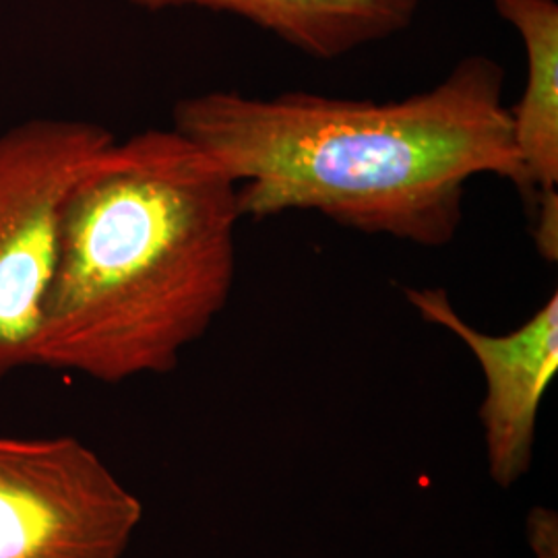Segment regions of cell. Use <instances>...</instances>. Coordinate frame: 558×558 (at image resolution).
Here are the masks:
<instances>
[{
  "label": "cell",
  "mask_w": 558,
  "mask_h": 558,
  "mask_svg": "<svg viewBox=\"0 0 558 558\" xmlns=\"http://www.w3.org/2000/svg\"><path fill=\"white\" fill-rule=\"evenodd\" d=\"M141 500L73 437H0V558H122Z\"/></svg>",
  "instance_id": "obj_4"
},
{
  "label": "cell",
  "mask_w": 558,
  "mask_h": 558,
  "mask_svg": "<svg viewBox=\"0 0 558 558\" xmlns=\"http://www.w3.org/2000/svg\"><path fill=\"white\" fill-rule=\"evenodd\" d=\"M405 299L420 317L463 341L486 380L480 422L488 474L511 488L534 461L542 399L558 375V294L546 300L515 331L493 336L470 325L442 288H408Z\"/></svg>",
  "instance_id": "obj_5"
},
{
  "label": "cell",
  "mask_w": 558,
  "mask_h": 558,
  "mask_svg": "<svg viewBox=\"0 0 558 558\" xmlns=\"http://www.w3.org/2000/svg\"><path fill=\"white\" fill-rule=\"evenodd\" d=\"M114 141L96 122L34 119L0 135V379L34 366L73 186Z\"/></svg>",
  "instance_id": "obj_3"
},
{
  "label": "cell",
  "mask_w": 558,
  "mask_h": 558,
  "mask_svg": "<svg viewBox=\"0 0 558 558\" xmlns=\"http://www.w3.org/2000/svg\"><path fill=\"white\" fill-rule=\"evenodd\" d=\"M502 94L505 69L474 54L398 101L205 92L177 104L172 129L236 180L242 218L317 211L435 248L456 239L476 177L509 180L532 203Z\"/></svg>",
  "instance_id": "obj_1"
},
{
  "label": "cell",
  "mask_w": 558,
  "mask_h": 558,
  "mask_svg": "<svg viewBox=\"0 0 558 558\" xmlns=\"http://www.w3.org/2000/svg\"><path fill=\"white\" fill-rule=\"evenodd\" d=\"M523 40L527 80L509 108L519 160L536 207L534 240L546 260L558 257V4L557 0H495Z\"/></svg>",
  "instance_id": "obj_6"
},
{
  "label": "cell",
  "mask_w": 558,
  "mask_h": 558,
  "mask_svg": "<svg viewBox=\"0 0 558 558\" xmlns=\"http://www.w3.org/2000/svg\"><path fill=\"white\" fill-rule=\"evenodd\" d=\"M557 515L546 509H536L530 515V542L538 558H558Z\"/></svg>",
  "instance_id": "obj_8"
},
{
  "label": "cell",
  "mask_w": 558,
  "mask_h": 558,
  "mask_svg": "<svg viewBox=\"0 0 558 558\" xmlns=\"http://www.w3.org/2000/svg\"><path fill=\"white\" fill-rule=\"evenodd\" d=\"M158 13L203 9L234 15L274 34L302 54L336 60L405 32L420 0H126Z\"/></svg>",
  "instance_id": "obj_7"
},
{
  "label": "cell",
  "mask_w": 558,
  "mask_h": 558,
  "mask_svg": "<svg viewBox=\"0 0 558 558\" xmlns=\"http://www.w3.org/2000/svg\"><path fill=\"white\" fill-rule=\"evenodd\" d=\"M240 220L236 180L179 131L112 141L64 205L34 366L172 373L232 294Z\"/></svg>",
  "instance_id": "obj_2"
}]
</instances>
